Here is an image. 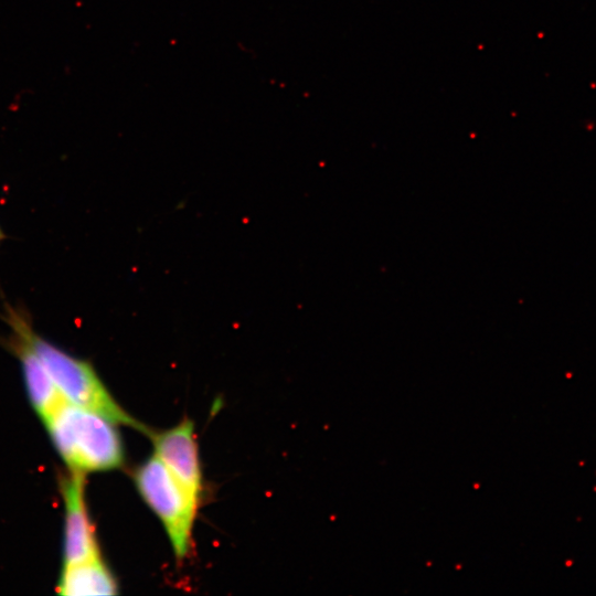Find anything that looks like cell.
<instances>
[{
  "instance_id": "obj_1",
  "label": "cell",
  "mask_w": 596,
  "mask_h": 596,
  "mask_svg": "<svg viewBox=\"0 0 596 596\" xmlns=\"http://www.w3.org/2000/svg\"><path fill=\"white\" fill-rule=\"evenodd\" d=\"M0 319L28 340L66 402L94 411L115 424L151 435L152 432L148 427L116 402L88 361L72 355L34 330L32 319L24 307L3 301Z\"/></svg>"
},
{
  "instance_id": "obj_7",
  "label": "cell",
  "mask_w": 596,
  "mask_h": 596,
  "mask_svg": "<svg viewBox=\"0 0 596 596\" xmlns=\"http://www.w3.org/2000/svg\"><path fill=\"white\" fill-rule=\"evenodd\" d=\"M56 592L64 596L114 595L118 592V585L100 557L63 565Z\"/></svg>"
},
{
  "instance_id": "obj_3",
  "label": "cell",
  "mask_w": 596,
  "mask_h": 596,
  "mask_svg": "<svg viewBox=\"0 0 596 596\" xmlns=\"http://www.w3.org/2000/svg\"><path fill=\"white\" fill-rule=\"evenodd\" d=\"M134 479L140 496L160 519L175 557L181 561L191 547L199 501L156 455L138 467Z\"/></svg>"
},
{
  "instance_id": "obj_5",
  "label": "cell",
  "mask_w": 596,
  "mask_h": 596,
  "mask_svg": "<svg viewBox=\"0 0 596 596\" xmlns=\"http://www.w3.org/2000/svg\"><path fill=\"white\" fill-rule=\"evenodd\" d=\"M149 437L153 443L155 455L199 501L202 492V472L193 422L183 418L167 430L152 432Z\"/></svg>"
},
{
  "instance_id": "obj_2",
  "label": "cell",
  "mask_w": 596,
  "mask_h": 596,
  "mask_svg": "<svg viewBox=\"0 0 596 596\" xmlns=\"http://www.w3.org/2000/svg\"><path fill=\"white\" fill-rule=\"evenodd\" d=\"M43 422L68 471L86 475L123 466L120 435L105 416L65 401Z\"/></svg>"
},
{
  "instance_id": "obj_8",
  "label": "cell",
  "mask_w": 596,
  "mask_h": 596,
  "mask_svg": "<svg viewBox=\"0 0 596 596\" xmlns=\"http://www.w3.org/2000/svg\"><path fill=\"white\" fill-rule=\"evenodd\" d=\"M7 237L6 233L3 232L2 227L0 226V243Z\"/></svg>"
},
{
  "instance_id": "obj_4",
  "label": "cell",
  "mask_w": 596,
  "mask_h": 596,
  "mask_svg": "<svg viewBox=\"0 0 596 596\" xmlns=\"http://www.w3.org/2000/svg\"><path fill=\"white\" fill-rule=\"evenodd\" d=\"M64 502L63 565L100 558L85 501V473L68 471L61 479Z\"/></svg>"
},
{
  "instance_id": "obj_6",
  "label": "cell",
  "mask_w": 596,
  "mask_h": 596,
  "mask_svg": "<svg viewBox=\"0 0 596 596\" xmlns=\"http://www.w3.org/2000/svg\"><path fill=\"white\" fill-rule=\"evenodd\" d=\"M9 329V336H0V343L19 360L30 403L45 419L65 400L28 340L18 330Z\"/></svg>"
}]
</instances>
